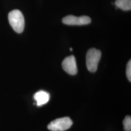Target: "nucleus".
Segmentation results:
<instances>
[{
    "label": "nucleus",
    "mask_w": 131,
    "mask_h": 131,
    "mask_svg": "<svg viewBox=\"0 0 131 131\" xmlns=\"http://www.w3.org/2000/svg\"><path fill=\"white\" fill-rule=\"evenodd\" d=\"M8 17L10 24L14 31L17 33H22L24 29L25 20L21 12L18 9L12 10Z\"/></svg>",
    "instance_id": "nucleus-1"
},
{
    "label": "nucleus",
    "mask_w": 131,
    "mask_h": 131,
    "mask_svg": "<svg viewBox=\"0 0 131 131\" xmlns=\"http://www.w3.org/2000/svg\"><path fill=\"white\" fill-rule=\"evenodd\" d=\"M102 56L101 52L95 48L90 49L86 55V66L90 72L97 70L99 61Z\"/></svg>",
    "instance_id": "nucleus-2"
},
{
    "label": "nucleus",
    "mask_w": 131,
    "mask_h": 131,
    "mask_svg": "<svg viewBox=\"0 0 131 131\" xmlns=\"http://www.w3.org/2000/svg\"><path fill=\"white\" fill-rule=\"evenodd\" d=\"M72 123L70 117H61L51 122L48 125V129L52 131H66L70 128Z\"/></svg>",
    "instance_id": "nucleus-3"
},
{
    "label": "nucleus",
    "mask_w": 131,
    "mask_h": 131,
    "mask_svg": "<svg viewBox=\"0 0 131 131\" xmlns=\"http://www.w3.org/2000/svg\"><path fill=\"white\" fill-rule=\"evenodd\" d=\"M91 19L89 16H82L76 17L73 15H69L62 19L63 24L69 25H83L89 24L91 23Z\"/></svg>",
    "instance_id": "nucleus-4"
},
{
    "label": "nucleus",
    "mask_w": 131,
    "mask_h": 131,
    "mask_svg": "<svg viewBox=\"0 0 131 131\" xmlns=\"http://www.w3.org/2000/svg\"><path fill=\"white\" fill-rule=\"evenodd\" d=\"M62 66L63 70L70 75H75L78 72L76 61L73 56H70L65 58L62 62Z\"/></svg>",
    "instance_id": "nucleus-5"
},
{
    "label": "nucleus",
    "mask_w": 131,
    "mask_h": 131,
    "mask_svg": "<svg viewBox=\"0 0 131 131\" xmlns=\"http://www.w3.org/2000/svg\"><path fill=\"white\" fill-rule=\"evenodd\" d=\"M50 94L45 91L40 90L34 95V98L37 102V105L41 106L47 103L50 100Z\"/></svg>",
    "instance_id": "nucleus-6"
},
{
    "label": "nucleus",
    "mask_w": 131,
    "mask_h": 131,
    "mask_svg": "<svg viewBox=\"0 0 131 131\" xmlns=\"http://www.w3.org/2000/svg\"><path fill=\"white\" fill-rule=\"evenodd\" d=\"M115 5L124 11H129L131 9V0H116Z\"/></svg>",
    "instance_id": "nucleus-7"
},
{
    "label": "nucleus",
    "mask_w": 131,
    "mask_h": 131,
    "mask_svg": "<svg viewBox=\"0 0 131 131\" xmlns=\"http://www.w3.org/2000/svg\"><path fill=\"white\" fill-rule=\"evenodd\" d=\"M123 124L124 129L125 131H131V117L130 116H127L123 120Z\"/></svg>",
    "instance_id": "nucleus-8"
},
{
    "label": "nucleus",
    "mask_w": 131,
    "mask_h": 131,
    "mask_svg": "<svg viewBox=\"0 0 131 131\" xmlns=\"http://www.w3.org/2000/svg\"><path fill=\"white\" fill-rule=\"evenodd\" d=\"M126 75L128 80L131 81V61L128 62L126 67Z\"/></svg>",
    "instance_id": "nucleus-9"
},
{
    "label": "nucleus",
    "mask_w": 131,
    "mask_h": 131,
    "mask_svg": "<svg viewBox=\"0 0 131 131\" xmlns=\"http://www.w3.org/2000/svg\"><path fill=\"white\" fill-rule=\"evenodd\" d=\"M70 51H72V48H70Z\"/></svg>",
    "instance_id": "nucleus-10"
}]
</instances>
